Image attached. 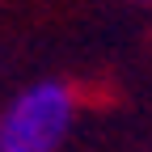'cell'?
Wrapping results in <instances>:
<instances>
[{"label":"cell","mask_w":152,"mask_h":152,"mask_svg":"<svg viewBox=\"0 0 152 152\" xmlns=\"http://www.w3.org/2000/svg\"><path fill=\"white\" fill-rule=\"evenodd\" d=\"M72 118L76 93L64 80H38L0 114V152H55L72 131Z\"/></svg>","instance_id":"cell-1"}]
</instances>
